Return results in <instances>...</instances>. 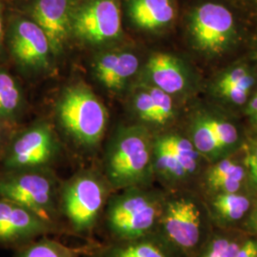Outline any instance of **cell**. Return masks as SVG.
I'll return each instance as SVG.
<instances>
[{"instance_id":"obj_15","label":"cell","mask_w":257,"mask_h":257,"mask_svg":"<svg viewBox=\"0 0 257 257\" xmlns=\"http://www.w3.org/2000/svg\"><path fill=\"white\" fill-rule=\"evenodd\" d=\"M139 56L133 50L117 48L99 53L93 59L92 71L97 81L110 92H120L140 70Z\"/></svg>"},{"instance_id":"obj_24","label":"cell","mask_w":257,"mask_h":257,"mask_svg":"<svg viewBox=\"0 0 257 257\" xmlns=\"http://www.w3.org/2000/svg\"><path fill=\"white\" fill-rule=\"evenodd\" d=\"M245 158L244 167L247 172V176L252 187L257 191V141L249 140L245 144Z\"/></svg>"},{"instance_id":"obj_33","label":"cell","mask_w":257,"mask_h":257,"mask_svg":"<svg viewBox=\"0 0 257 257\" xmlns=\"http://www.w3.org/2000/svg\"><path fill=\"white\" fill-rule=\"evenodd\" d=\"M2 138V128H1V119H0V141Z\"/></svg>"},{"instance_id":"obj_25","label":"cell","mask_w":257,"mask_h":257,"mask_svg":"<svg viewBox=\"0 0 257 257\" xmlns=\"http://www.w3.org/2000/svg\"><path fill=\"white\" fill-rule=\"evenodd\" d=\"M230 239L217 237L213 239L207 249L203 252L201 257H222L230 244Z\"/></svg>"},{"instance_id":"obj_11","label":"cell","mask_w":257,"mask_h":257,"mask_svg":"<svg viewBox=\"0 0 257 257\" xmlns=\"http://www.w3.org/2000/svg\"><path fill=\"white\" fill-rule=\"evenodd\" d=\"M6 42L13 59L25 73H39L50 68L54 56L50 41L30 18L17 16L10 20Z\"/></svg>"},{"instance_id":"obj_30","label":"cell","mask_w":257,"mask_h":257,"mask_svg":"<svg viewBox=\"0 0 257 257\" xmlns=\"http://www.w3.org/2000/svg\"><path fill=\"white\" fill-rule=\"evenodd\" d=\"M4 20H3V5L0 0V50L4 40Z\"/></svg>"},{"instance_id":"obj_29","label":"cell","mask_w":257,"mask_h":257,"mask_svg":"<svg viewBox=\"0 0 257 257\" xmlns=\"http://www.w3.org/2000/svg\"><path fill=\"white\" fill-rule=\"evenodd\" d=\"M239 247H240L239 243L235 241H231L229 248H227V250L225 251L224 255L222 257H235L238 251Z\"/></svg>"},{"instance_id":"obj_31","label":"cell","mask_w":257,"mask_h":257,"mask_svg":"<svg viewBox=\"0 0 257 257\" xmlns=\"http://www.w3.org/2000/svg\"><path fill=\"white\" fill-rule=\"evenodd\" d=\"M242 3L246 4L249 8L257 12V0H240Z\"/></svg>"},{"instance_id":"obj_1","label":"cell","mask_w":257,"mask_h":257,"mask_svg":"<svg viewBox=\"0 0 257 257\" xmlns=\"http://www.w3.org/2000/svg\"><path fill=\"white\" fill-rule=\"evenodd\" d=\"M154 138L146 126L117 128L104 156V176L113 191L146 187L154 175Z\"/></svg>"},{"instance_id":"obj_17","label":"cell","mask_w":257,"mask_h":257,"mask_svg":"<svg viewBox=\"0 0 257 257\" xmlns=\"http://www.w3.org/2000/svg\"><path fill=\"white\" fill-rule=\"evenodd\" d=\"M130 22L144 32H160L170 27L176 17L175 0H125Z\"/></svg>"},{"instance_id":"obj_13","label":"cell","mask_w":257,"mask_h":257,"mask_svg":"<svg viewBox=\"0 0 257 257\" xmlns=\"http://www.w3.org/2000/svg\"><path fill=\"white\" fill-rule=\"evenodd\" d=\"M77 0H31L29 18L45 33L54 56L60 55L72 37V20Z\"/></svg>"},{"instance_id":"obj_5","label":"cell","mask_w":257,"mask_h":257,"mask_svg":"<svg viewBox=\"0 0 257 257\" xmlns=\"http://www.w3.org/2000/svg\"><path fill=\"white\" fill-rule=\"evenodd\" d=\"M57 180L49 168L0 174V197L35 212L53 227L61 217Z\"/></svg>"},{"instance_id":"obj_16","label":"cell","mask_w":257,"mask_h":257,"mask_svg":"<svg viewBox=\"0 0 257 257\" xmlns=\"http://www.w3.org/2000/svg\"><path fill=\"white\" fill-rule=\"evenodd\" d=\"M128 104L134 115L144 126L164 127L176 116L174 97L146 83L138 81L132 87Z\"/></svg>"},{"instance_id":"obj_14","label":"cell","mask_w":257,"mask_h":257,"mask_svg":"<svg viewBox=\"0 0 257 257\" xmlns=\"http://www.w3.org/2000/svg\"><path fill=\"white\" fill-rule=\"evenodd\" d=\"M55 229L27 208L0 197V245H27Z\"/></svg>"},{"instance_id":"obj_27","label":"cell","mask_w":257,"mask_h":257,"mask_svg":"<svg viewBox=\"0 0 257 257\" xmlns=\"http://www.w3.org/2000/svg\"><path fill=\"white\" fill-rule=\"evenodd\" d=\"M235 257H257V238H250L240 245Z\"/></svg>"},{"instance_id":"obj_2","label":"cell","mask_w":257,"mask_h":257,"mask_svg":"<svg viewBox=\"0 0 257 257\" xmlns=\"http://www.w3.org/2000/svg\"><path fill=\"white\" fill-rule=\"evenodd\" d=\"M166 197L146 187L111 193L103 212L106 230L113 241L141 238L156 233Z\"/></svg>"},{"instance_id":"obj_23","label":"cell","mask_w":257,"mask_h":257,"mask_svg":"<svg viewBox=\"0 0 257 257\" xmlns=\"http://www.w3.org/2000/svg\"><path fill=\"white\" fill-rule=\"evenodd\" d=\"M212 207L221 220L232 223L248 214L251 202L242 193H217L212 201Z\"/></svg>"},{"instance_id":"obj_8","label":"cell","mask_w":257,"mask_h":257,"mask_svg":"<svg viewBox=\"0 0 257 257\" xmlns=\"http://www.w3.org/2000/svg\"><path fill=\"white\" fill-rule=\"evenodd\" d=\"M119 0H77L72 20V37L102 46L123 35Z\"/></svg>"},{"instance_id":"obj_4","label":"cell","mask_w":257,"mask_h":257,"mask_svg":"<svg viewBox=\"0 0 257 257\" xmlns=\"http://www.w3.org/2000/svg\"><path fill=\"white\" fill-rule=\"evenodd\" d=\"M58 122L80 147L99 145L107 126V111L90 88L76 84L67 88L56 105Z\"/></svg>"},{"instance_id":"obj_21","label":"cell","mask_w":257,"mask_h":257,"mask_svg":"<svg viewBox=\"0 0 257 257\" xmlns=\"http://www.w3.org/2000/svg\"><path fill=\"white\" fill-rule=\"evenodd\" d=\"M156 138L175 156L188 177L196 172L201 156L189 138L178 134H165Z\"/></svg>"},{"instance_id":"obj_10","label":"cell","mask_w":257,"mask_h":257,"mask_svg":"<svg viewBox=\"0 0 257 257\" xmlns=\"http://www.w3.org/2000/svg\"><path fill=\"white\" fill-rule=\"evenodd\" d=\"M156 233L175 252L195 248L202 234V217L196 202L188 196L166 198Z\"/></svg>"},{"instance_id":"obj_26","label":"cell","mask_w":257,"mask_h":257,"mask_svg":"<svg viewBox=\"0 0 257 257\" xmlns=\"http://www.w3.org/2000/svg\"><path fill=\"white\" fill-rule=\"evenodd\" d=\"M244 112L252 130L257 134V89L244 107Z\"/></svg>"},{"instance_id":"obj_7","label":"cell","mask_w":257,"mask_h":257,"mask_svg":"<svg viewBox=\"0 0 257 257\" xmlns=\"http://www.w3.org/2000/svg\"><path fill=\"white\" fill-rule=\"evenodd\" d=\"M188 138L198 154L211 163L229 157L242 146L237 123L217 107H202L193 111L189 119Z\"/></svg>"},{"instance_id":"obj_9","label":"cell","mask_w":257,"mask_h":257,"mask_svg":"<svg viewBox=\"0 0 257 257\" xmlns=\"http://www.w3.org/2000/svg\"><path fill=\"white\" fill-rule=\"evenodd\" d=\"M59 153V143L46 123L21 132L6 148L3 156L5 171H27L49 168Z\"/></svg>"},{"instance_id":"obj_32","label":"cell","mask_w":257,"mask_h":257,"mask_svg":"<svg viewBox=\"0 0 257 257\" xmlns=\"http://www.w3.org/2000/svg\"><path fill=\"white\" fill-rule=\"evenodd\" d=\"M252 50H253L254 58L257 60V33L256 35L253 37V40H252Z\"/></svg>"},{"instance_id":"obj_28","label":"cell","mask_w":257,"mask_h":257,"mask_svg":"<svg viewBox=\"0 0 257 257\" xmlns=\"http://www.w3.org/2000/svg\"><path fill=\"white\" fill-rule=\"evenodd\" d=\"M248 213L246 227L248 230L257 234V202L250 207V211H248Z\"/></svg>"},{"instance_id":"obj_18","label":"cell","mask_w":257,"mask_h":257,"mask_svg":"<svg viewBox=\"0 0 257 257\" xmlns=\"http://www.w3.org/2000/svg\"><path fill=\"white\" fill-rule=\"evenodd\" d=\"M92 257H175V251L154 233L141 238L112 241L95 248Z\"/></svg>"},{"instance_id":"obj_6","label":"cell","mask_w":257,"mask_h":257,"mask_svg":"<svg viewBox=\"0 0 257 257\" xmlns=\"http://www.w3.org/2000/svg\"><path fill=\"white\" fill-rule=\"evenodd\" d=\"M187 31L193 49L209 59L227 55L238 42L236 19L219 2L206 1L193 7L187 18Z\"/></svg>"},{"instance_id":"obj_22","label":"cell","mask_w":257,"mask_h":257,"mask_svg":"<svg viewBox=\"0 0 257 257\" xmlns=\"http://www.w3.org/2000/svg\"><path fill=\"white\" fill-rule=\"evenodd\" d=\"M95 249L90 246L70 247L53 239H39L30 242L17 257H79L83 253Z\"/></svg>"},{"instance_id":"obj_19","label":"cell","mask_w":257,"mask_h":257,"mask_svg":"<svg viewBox=\"0 0 257 257\" xmlns=\"http://www.w3.org/2000/svg\"><path fill=\"white\" fill-rule=\"evenodd\" d=\"M247 178L244 164L229 157L213 162L205 175V182L211 193H239L242 184Z\"/></svg>"},{"instance_id":"obj_20","label":"cell","mask_w":257,"mask_h":257,"mask_svg":"<svg viewBox=\"0 0 257 257\" xmlns=\"http://www.w3.org/2000/svg\"><path fill=\"white\" fill-rule=\"evenodd\" d=\"M23 106L24 95L19 82L7 71L0 69V119H17Z\"/></svg>"},{"instance_id":"obj_12","label":"cell","mask_w":257,"mask_h":257,"mask_svg":"<svg viewBox=\"0 0 257 257\" xmlns=\"http://www.w3.org/2000/svg\"><path fill=\"white\" fill-rule=\"evenodd\" d=\"M140 82L152 85L173 97L186 96L196 86V77L183 59L168 53H155L140 70Z\"/></svg>"},{"instance_id":"obj_3","label":"cell","mask_w":257,"mask_h":257,"mask_svg":"<svg viewBox=\"0 0 257 257\" xmlns=\"http://www.w3.org/2000/svg\"><path fill=\"white\" fill-rule=\"evenodd\" d=\"M111 192L104 175L81 171L60 186V215L75 234L89 236L101 219Z\"/></svg>"}]
</instances>
